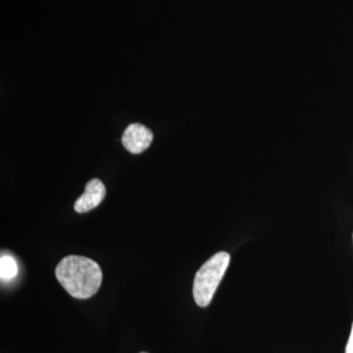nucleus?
Segmentation results:
<instances>
[{
  "instance_id": "nucleus-2",
  "label": "nucleus",
  "mask_w": 353,
  "mask_h": 353,
  "mask_svg": "<svg viewBox=\"0 0 353 353\" xmlns=\"http://www.w3.org/2000/svg\"><path fill=\"white\" fill-rule=\"evenodd\" d=\"M230 260L231 256L229 253H216L197 271L192 288V294L197 305L206 307L212 301L216 290L229 267Z\"/></svg>"
},
{
  "instance_id": "nucleus-5",
  "label": "nucleus",
  "mask_w": 353,
  "mask_h": 353,
  "mask_svg": "<svg viewBox=\"0 0 353 353\" xmlns=\"http://www.w3.org/2000/svg\"><path fill=\"white\" fill-rule=\"evenodd\" d=\"M18 274V265L16 260L9 255H2L0 259V277L2 280H11Z\"/></svg>"
},
{
  "instance_id": "nucleus-3",
  "label": "nucleus",
  "mask_w": 353,
  "mask_h": 353,
  "mask_svg": "<svg viewBox=\"0 0 353 353\" xmlns=\"http://www.w3.org/2000/svg\"><path fill=\"white\" fill-rule=\"evenodd\" d=\"M152 132L139 123L129 125L122 136L123 145L132 154L145 152L152 145Z\"/></svg>"
},
{
  "instance_id": "nucleus-7",
  "label": "nucleus",
  "mask_w": 353,
  "mask_h": 353,
  "mask_svg": "<svg viewBox=\"0 0 353 353\" xmlns=\"http://www.w3.org/2000/svg\"><path fill=\"white\" fill-rule=\"evenodd\" d=\"M141 353H146V352H141Z\"/></svg>"
},
{
  "instance_id": "nucleus-1",
  "label": "nucleus",
  "mask_w": 353,
  "mask_h": 353,
  "mask_svg": "<svg viewBox=\"0 0 353 353\" xmlns=\"http://www.w3.org/2000/svg\"><path fill=\"white\" fill-rule=\"evenodd\" d=\"M55 275L70 296L87 299L97 294L102 282L99 265L92 259L69 255L58 263Z\"/></svg>"
},
{
  "instance_id": "nucleus-4",
  "label": "nucleus",
  "mask_w": 353,
  "mask_h": 353,
  "mask_svg": "<svg viewBox=\"0 0 353 353\" xmlns=\"http://www.w3.org/2000/svg\"><path fill=\"white\" fill-rule=\"evenodd\" d=\"M106 196V188L99 179L88 181L85 192L74 204L76 212L85 213L99 205Z\"/></svg>"
},
{
  "instance_id": "nucleus-6",
  "label": "nucleus",
  "mask_w": 353,
  "mask_h": 353,
  "mask_svg": "<svg viewBox=\"0 0 353 353\" xmlns=\"http://www.w3.org/2000/svg\"><path fill=\"white\" fill-rule=\"evenodd\" d=\"M345 353H353V323L352 327V332H350V339H348L347 348H345Z\"/></svg>"
}]
</instances>
